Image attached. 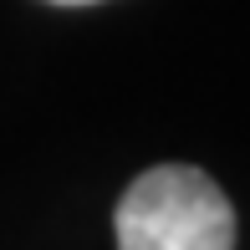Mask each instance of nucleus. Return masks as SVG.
I'll return each mask as SVG.
<instances>
[{
	"instance_id": "f03ea898",
	"label": "nucleus",
	"mask_w": 250,
	"mask_h": 250,
	"mask_svg": "<svg viewBox=\"0 0 250 250\" xmlns=\"http://www.w3.org/2000/svg\"><path fill=\"white\" fill-rule=\"evenodd\" d=\"M51 5H92V0H51Z\"/></svg>"
},
{
	"instance_id": "f257e3e1",
	"label": "nucleus",
	"mask_w": 250,
	"mask_h": 250,
	"mask_svg": "<svg viewBox=\"0 0 250 250\" xmlns=\"http://www.w3.org/2000/svg\"><path fill=\"white\" fill-rule=\"evenodd\" d=\"M118 250H235V209L189 164L148 168L118 204Z\"/></svg>"
}]
</instances>
